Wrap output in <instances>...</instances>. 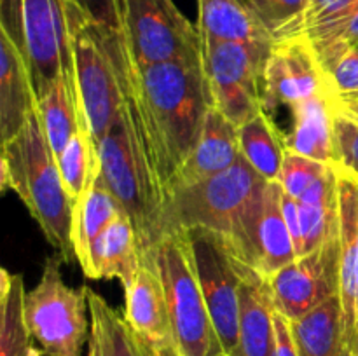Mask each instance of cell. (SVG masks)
I'll use <instances>...</instances> for the list:
<instances>
[{
	"label": "cell",
	"instance_id": "6da1fadb",
	"mask_svg": "<svg viewBox=\"0 0 358 356\" xmlns=\"http://www.w3.org/2000/svg\"><path fill=\"white\" fill-rule=\"evenodd\" d=\"M119 84L138 108L154 170L163 194L201 136L213 107L201 61L140 65L131 58L122 30L100 24Z\"/></svg>",
	"mask_w": 358,
	"mask_h": 356
},
{
	"label": "cell",
	"instance_id": "7a4b0ae2",
	"mask_svg": "<svg viewBox=\"0 0 358 356\" xmlns=\"http://www.w3.org/2000/svg\"><path fill=\"white\" fill-rule=\"evenodd\" d=\"M121 93V110L96 143V154L105 184L135 225L143 258L156 255L157 244L163 239L164 194L138 108L122 86Z\"/></svg>",
	"mask_w": 358,
	"mask_h": 356
},
{
	"label": "cell",
	"instance_id": "3957f363",
	"mask_svg": "<svg viewBox=\"0 0 358 356\" xmlns=\"http://www.w3.org/2000/svg\"><path fill=\"white\" fill-rule=\"evenodd\" d=\"M7 188L20 195L63 264H70L76 258L72 243L76 205L63 185L58 163L38 119L37 103L23 129L2 143L0 191Z\"/></svg>",
	"mask_w": 358,
	"mask_h": 356
},
{
	"label": "cell",
	"instance_id": "277c9868",
	"mask_svg": "<svg viewBox=\"0 0 358 356\" xmlns=\"http://www.w3.org/2000/svg\"><path fill=\"white\" fill-rule=\"evenodd\" d=\"M268 181L241 156L229 170L166 195L163 237L173 230H208L231 239Z\"/></svg>",
	"mask_w": 358,
	"mask_h": 356
},
{
	"label": "cell",
	"instance_id": "5b68a950",
	"mask_svg": "<svg viewBox=\"0 0 358 356\" xmlns=\"http://www.w3.org/2000/svg\"><path fill=\"white\" fill-rule=\"evenodd\" d=\"M156 260L178 351L182 356H224L203 295L189 230L168 232L157 244Z\"/></svg>",
	"mask_w": 358,
	"mask_h": 356
},
{
	"label": "cell",
	"instance_id": "8992f818",
	"mask_svg": "<svg viewBox=\"0 0 358 356\" xmlns=\"http://www.w3.org/2000/svg\"><path fill=\"white\" fill-rule=\"evenodd\" d=\"M58 255L45 258L35 288L27 292L24 316L45 356H83L91 337L87 286L70 288L59 272Z\"/></svg>",
	"mask_w": 358,
	"mask_h": 356
},
{
	"label": "cell",
	"instance_id": "52a82bcc",
	"mask_svg": "<svg viewBox=\"0 0 358 356\" xmlns=\"http://www.w3.org/2000/svg\"><path fill=\"white\" fill-rule=\"evenodd\" d=\"M72 49L73 82L80 110L84 112L94 147L119 114L122 93L100 24L91 21L79 7L65 0Z\"/></svg>",
	"mask_w": 358,
	"mask_h": 356
},
{
	"label": "cell",
	"instance_id": "ba28073f",
	"mask_svg": "<svg viewBox=\"0 0 358 356\" xmlns=\"http://www.w3.org/2000/svg\"><path fill=\"white\" fill-rule=\"evenodd\" d=\"M122 34L140 65L201 61L203 35L173 0H121Z\"/></svg>",
	"mask_w": 358,
	"mask_h": 356
},
{
	"label": "cell",
	"instance_id": "9c48e42d",
	"mask_svg": "<svg viewBox=\"0 0 358 356\" xmlns=\"http://www.w3.org/2000/svg\"><path fill=\"white\" fill-rule=\"evenodd\" d=\"M269 51L203 37V66L213 107L236 128L264 110L262 73Z\"/></svg>",
	"mask_w": 358,
	"mask_h": 356
},
{
	"label": "cell",
	"instance_id": "30bf717a",
	"mask_svg": "<svg viewBox=\"0 0 358 356\" xmlns=\"http://www.w3.org/2000/svg\"><path fill=\"white\" fill-rule=\"evenodd\" d=\"M198 265L199 283L224 356H233L240 339L241 278L236 260L222 236L208 230H189Z\"/></svg>",
	"mask_w": 358,
	"mask_h": 356
},
{
	"label": "cell",
	"instance_id": "8fae6325",
	"mask_svg": "<svg viewBox=\"0 0 358 356\" xmlns=\"http://www.w3.org/2000/svg\"><path fill=\"white\" fill-rule=\"evenodd\" d=\"M226 244L236 260L264 278L296 260V246L283 215V188L278 181L266 184L248 209L243 225Z\"/></svg>",
	"mask_w": 358,
	"mask_h": 356
},
{
	"label": "cell",
	"instance_id": "7c38bea8",
	"mask_svg": "<svg viewBox=\"0 0 358 356\" xmlns=\"http://www.w3.org/2000/svg\"><path fill=\"white\" fill-rule=\"evenodd\" d=\"M266 279L273 306L290 321L338 297L341 292L339 232L320 248L297 257Z\"/></svg>",
	"mask_w": 358,
	"mask_h": 356
},
{
	"label": "cell",
	"instance_id": "4fadbf2b",
	"mask_svg": "<svg viewBox=\"0 0 358 356\" xmlns=\"http://www.w3.org/2000/svg\"><path fill=\"white\" fill-rule=\"evenodd\" d=\"M23 37L35 98L62 75L76 84L65 0H23Z\"/></svg>",
	"mask_w": 358,
	"mask_h": 356
},
{
	"label": "cell",
	"instance_id": "5bb4252c",
	"mask_svg": "<svg viewBox=\"0 0 358 356\" xmlns=\"http://www.w3.org/2000/svg\"><path fill=\"white\" fill-rule=\"evenodd\" d=\"M327 87V75L306 35L276 38L262 73V105L268 114H275L278 105L292 108Z\"/></svg>",
	"mask_w": 358,
	"mask_h": 356
},
{
	"label": "cell",
	"instance_id": "9a60e30c",
	"mask_svg": "<svg viewBox=\"0 0 358 356\" xmlns=\"http://www.w3.org/2000/svg\"><path fill=\"white\" fill-rule=\"evenodd\" d=\"M122 316L140 341L154 348L175 344L166 293L156 255L142 258V267L136 272L135 281L124 290Z\"/></svg>",
	"mask_w": 358,
	"mask_h": 356
},
{
	"label": "cell",
	"instance_id": "2e32d148",
	"mask_svg": "<svg viewBox=\"0 0 358 356\" xmlns=\"http://www.w3.org/2000/svg\"><path fill=\"white\" fill-rule=\"evenodd\" d=\"M241 157L238 128L224 117L215 107L210 108L205 119L201 136L192 152L184 161L166 188L168 194L182 187L199 184L222 171L229 170Z\"/></svg>",
	"mask_w": 358,
	"mask_h": 356
},
{
	"label": "cell",
	"instance_id": "e0dca14e",
	"mask_svg": "<svg viewBox=\"0 0 358 356\" xmlns=\"http://www.w3.org/2000/svg\"><path fill=\"white\" fill-rule=\"evenodd\" d=\"M236 267L241 278V325L240 339L233 356H273L275 306L268 279L240 260H236Z\"/></svg>",
	"mask_w": 358,
	"mask_h": 356
},
{
	"label": "cell",
	"instance_id": "ac0fdd59",
	"mask_svg": "<svg viewBox=\"0 0 358 356\" xmlns=\"http://www.w3.org/2000/svg\"><path fill=\"white\" fill-rule=\"evenodd\" d=\"M142 267V251L135 225L126 212L100 234L90 251L83 272L90 279H117L124 290L135 281Z\"/></svg>",
	"mask_w": 358,
	"mask_h": 356
},
{
	"label": "cell",
	"instance_id": "d6986e66",
	"mask_svg": "<svg viewBox=\"0 0 358 356\" xmlns=\"http://www.w3.org/2000/svg\"><path fill=\"white\" fill-rule=\"evenodd\" d=\"M292 126L285 135L287 152L320 161L336 163L334 152V94L325 89L290 108Z\"/></svg>",
	"mask_w": 358,
	"mask_h": 356
},
{
	"label": "cell",
	"instance_id": "ffe728a7",
	"mask_svg": "<svg viewBox=\"0 0 358 356\" xmlns=\"http://www.w3.org/2000/svg\"><path fill=\"white\" fill-rule=\"evenodd\" d=\"M122 212L124 209L101 177L100 161L96 159L91 168L86 187L73 206L72 243L80 269L87 264L94 241Z\"/></svg>",
	"mask_w": 358,
	"mask_h": 356
},
{
	"label": "cell",
	"instance_id": "44dd1931",
	"mask_svg": "<svg viewBox=\"0 0 358 356\" xmlns=\"http://www.w3.org/2000/svg\"><path fill=\"white\" fill-rule=\"evenodd\" d=\"M198 28L205 38L271 51L275 37L243 0H198Z\"/></svg>",
	"mask_w": 358,
	"mask_h": 356
},
{
	"label": "cell",
	"instance_id": "7402d4cb",
	"mask_svg": "<svg viewBox=\"0 0 358 356\" xmlns=\"http://www.w3.org/2000/svg\"><path fill=\"white\" fill-rule=\"evenodd\" d=\"M35 108L30 73L16 45L0 31V136L9 142Z\"/></svg>",
	"mask_w": 358,
	"mask_h": 356
},
{
	"label": "cell",
	"instance_id": "603a6c76",
	"mask_svg": "<svg viewBox=\"0 0 358 356\" xmlns=\"http://www.w3.org/2000/svg\"><path fill=\"white\" fill-rule=\"evenodd\" d=\"M290 327L299 356H353L339 295L292 320Z\"/></svg>",
	"mask_w": 358,
	"mask_h": 356
},
{
	"label": "cell",
	"instance_id": "cb8c5ba5",
	"mask_svg": "<svg viewBox=\"0 0 358 356\" xmlns=\"http://www.w3.org/2000/svg\"><path fill=\"white\" fill-rule=\"evenodd\" d=\"M27 288L21 274L0 271V356H42L24 316Z\"/></svg>",
	"mask_w": 358,
	"mask_h": 356
},
{
	"label": "cell",
	"instance_id": "d4e9b609",
	"mask_svg": "<svg viewBox=\"0 0 358 356\" xmlns=\"http://www.w3.org/2000/svg\"><path fill=\"white\" fill-rule=\"evenodd\" d=\"M37 114L52 154L58 159L80 126L79 100L76 84L69 82L65 75L56 79L41 96L35 98Z\"/></svg>",
	"mask_w": 358,
	"mask_h": 356
},
{
	"label": "cell",
	"instance_id": "484cf974",
	"mask_svg": "<svg viewBox=\"0 0 358 356\" xmlns=\"http://www.w3.org/2000/svg\"><path fill=\"white\" fill-rule=\"evenodd\" d=\"M241 156L266 181H278L287 156L285 133L266 110L238 128Z\"/></svg>",
	"mask_w": 358,
	"mask_h": 356
},
{
	"label": "cell",
	"instance_id": "4316f807",
	"mask_svg": "<svg viewBox=\"0 0 358 356\" xmlns=\"http://www.w3.org/2000/svg\"><path fill=\"white\" fill-rule=\"evenodd\" d=\"M91 316L90 342L98 356H142L138 339L133 334L124 316L112 309L101 295L87 288Z\"/></svg>",
	"mask_w": 358,
	"mask_h": 356
},
{
	"label": "cell",
	"instance_id": "83f0119b",
	"mask_svg": "<svg viewBox=\"0 0 358 356\" xmlns=\"http://www.w3.org/2000/svg\"><path fill=\"white\" fill-rule=\"evenodd\" d=\"M96 159V147H94L93 138H91L86 115H84L83 112V114H80L79 131L73 135V138L70 140L69 145L65 147V150H63L58 156V159H56L63 185H65L66 192H69V195L72 198L73 205L77 202L79 195L83 194L84 187H86L87 184V178H90L91 168H93Z\"/></svg>",
	"mask_w": 358,
	"mask_h": 356
},
{
	"label": "cell",
	"instance_id": "f1b7e54d",
	"mask_svg": "<svg viewBox=\"0 0 358 356\" xmlns=\"http://www.w3.org/2000/svg\"><path fill=\"white\" fill-rule=\"evenodd\" d=\"M303 34L310 38L318 61L325 72L339 56L358 45V10L345 20L320 24Z\"/></svg>",
	"mask_w": 358,
	"mask_h": 356
},
{
	"label": "cell",
	"instance_id": "f546056e",
	"mask_svg": "<svg viewBox=\"0 0 358 356\" xmlns=\"http://www.w3.org/2000/svg\"><path fill=\"white\" fill-rule=\"evenodd\" d=\"M310 0H252V10L276 38L303 31L304 14Z\"/></svg>",
	"mask_w": 358,
	"mask_h": 356
},
{
	"label": "cell",
	"instance_id": "4dcf8cb0",
	"mask_svg": "<svg viewBox=\"0 0 358 356\" xmlns=\"http://www.w3.org/2000/svg\"><path fill=\"white\" fill-rule=\"evenodd\" d=\"M334 152L336 163L358 181V119L334 98Z\"/></svg>",
	"mask_w": 358,
	"mask_h": 356
},
{
	"label": "cell",
	"instance_id": "1f68e13d",
	"mask_svg": "<svg viewBox=\"0 0 358 356\" xmlns=\"http://www.w3.org/2000/svg\"><path fill=\"white\" fill-rule=\"evenodd\" d=\"M332 164L320 163V161L308 159V157L297 156V154L287 152L283 161L282 171H280L278 184L282 185L283 192L294 199H301L304 192L311 187L317 180H320Z\"/></svg>",
	"mask_w": 358,
	"mask_h": 356
},
{
	"label": "cell",
	"instance_id": "d6a6232c",
	"mask_svg": "<svg viewBox=\"0 0 358 356\" xmlns=\"http://www.w3.org/2000/svg\"><path fill=\"white\" fill-rule=\"evenodd\" d=\"M327 84L338 100L358 96V49H350L339 56L327 70Z\"/></svg>",
	"mask_w": 358,
	"mask_h": 356
},
{
	"label": "cell",
	"instance_id": "836d02e7",
	"mask_svg": "<svg viewBox=\"0 0 358 356\" xmlns=\"http://www.w3.org/2000/svg\"><path fill=\"white\" fill-rule=\"evenodd\" d=\"M357 10L358 0H310V6H308L306 14H304L303 31L320 27V24L345 20V17L357 13Z\"/></svg>",
	"mask_w": 358,
	"mask_h": 356
},
{
	"label": "cell",
	"instance_id": "e575fe53",
	"mask_svg": "<svg viewBox=\"0 0 358 356\" xmlns=\"http://www.w3.org/2000/svg\"><path fill=\"white\" fill-rule=\"evenodd\" d=\"M70 2L76 3L94 23L122 30L121 0H70Z\"/></svg>",
	"mask_w": 358,
	"mask_h": 356
},
{
	"label": "cell",
	"instance_id": "d590c367",
	"mask_svg": "<svg viewBox=\"0 0 358 356\" xmlns=\"http://www.w3.org/2000/svg\"><path fill=\"white\" fill-rule=\"evenodd\" d=\"M283 215H285L287 225H289L290 236H292L294 246H296L297 257H301V246H303V234H301V216H299V201L283 192Z\"/></svg>",
	"mask_w": 358,
	"mask_h": 356
},
{
	"label": "cell",
	"instance_id": "8d00e7d4",
	"mask_svg": "<svg viewBox=\"0 0 358 356\" xmlns=\"http://www.w3.org/2000/svg\"><path fill=\"white\" fill-rule=\"evenodd\" d=\"M147 344V342H145ZM150 346V344H149ZM150 348L154 349V353H156V356H182V353L178 351L177 346L175 344H168V346H161V348H154V346H150Z\"/></svg>",
	"mask_w": 358,
	"mask_h": 356
},
{
	"label": "cell",
	"instance_id": "74e56055",
	"mask_svg": "<svg viewBox=\"0 0 358 356\" xmlns=\"http://www.w3.org/2000/svg\"><path fill=\"white\" fill-rule=\"evenodd\" d=\"M336 100H338V98H336ZM338 101L343 105V107L346 108V110L352 112V114L358 119V96L357 98H350V100H338Z\"/></svg>",
	"mask_w": 358,
	"mask_h": 356
},
{
	"label": "cell",
	"instance_id": "f35d334b",
	"mask_svg": "<svg viewBox=\"0 0 358 356\" xmlns=\"http://www.w3.org/2000/svg\"><path fill=\"white\" fill-rule=\"evenodd\" d=\"M136 339H138V337H136ZM138 346H140V351H142V356H156L154 349L150 348L149 344H145L143 341H140V339H138Z\"/></svg>",
	"mask_w": 358,
	"mask_h": 356
},
{
	"label": "cell",
	"instance_id": "ab89813d",
	"mask_svg": "<svg viewBox=\"0 0 358 356\" xmlns=\"http://www.w3.org/2000/svg\"><path fill=\"white\" fill-rule=\"evenodd\" d=\"M352 349H353V356H358V332H357V337H355V341H353V346H352Z\"/></svg>",
	"mask_w": 358,
	"mask_h": 356
},
{
	"label": "cell",
	"instance_id": "60d3db41",
	"mask_svg": "<svg viewBox=\"0 0 358 356\" xmlns=\"http://www.w3.org/2000/svg\"><path fill=\"white\" fill-rule=\"evenodd\" d=\"M87 356H98L96 349H94V346L91 344V342H90V349H87Z\"/></svg>",
	"mask_w": 358,
	"mask_h": 356
},
{
	"label": "cell",
	"instance_id": "b9f144b4",
	"mask_svg": "<svg viewBox=\"0 0 358 356\" xmlns=\"http://www.w3.org/2000/svg\"><path fill=\"white\" fill-rule=\"evenodd\" d=\"M245 3H247V6H252V0H243Z\"/></svg>",
	"mask_w": 358,
	"mask_h": 356
},
{
	"label": "cell",
	"instance_id": "7bdbcfd3",
	"mask_svg": "<svg viewBox=\"0 0 358 356\" xmlns=\"http://www.w3.org/2000/svg\"><path fill=\"white\" fill-rule=\"evenodd\" d=\"M357 332H358V328H357ZM355 337H357V335H355Z\"/></svg>",
	"mask_w": 358,
	"mask_h": 356
},
{
	"label": "cell",
	"instance_id": "ee69618b",
	"mask_svg": "<svg viewBox=\"0 0 358 356\" xmlns=\"http://www.w3.org/2000/svg\"><path fill=\"white\" fill-rule=\"evenodd\" d=\"M355 49H358V45H357V47H355Z\"/></svg>",
	"mask_w": 358,
	"mask_h": 356
}]
</instances>
